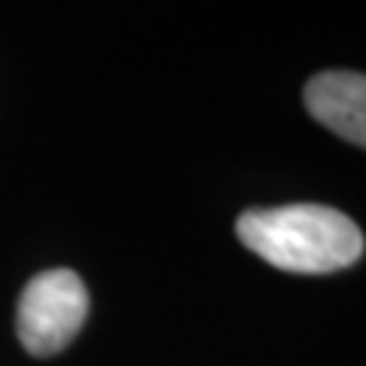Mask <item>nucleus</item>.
Instances as JSON below:
<instances>
[{"label": "nucleus", "instance_id": "nucleus-1", "mask_svg": "<svg viewBox=\"0 0 366 366\" xmlns=\"http://www.w3.org/2000/svg\"><path fill=\"white\" fill-rule=\"evenodd\" d=\"M235 232L259 259L300 274L348 269L363 254L357 223L327 204L250 208L238 217Z\"/></svg>", "mask_w": 366, "mask_h": 366}, {"label": "nucleus", "instance_id": "nucleus-2", "mask_svg": "<svg viewBox=\"0 0 366 366\" xmlns=\"http://www.w3.org/2000/svg\"><path fill=\"white\" fill-rule=\"evenodd\" d=\"M89 315L86 284L71 269H49L28 281L16 312V333L34 357L59 354L74 342Z\"/></svg>", "mask_w": 366, "mask_h": 366}, {"label": "nucleus", "instance_id": "nucleus-3", "mask_svg": "<svg viewBox=\"0 0 366 366\" xmlns=\"http://www.w3.org/2000/svg\"><path fill=\"white\" fill-rule=\"evenodd\" d=\"M305 110L333 134L366 150V74L327 71L308 79Z\"/></svg>", "mask_w": 366, "mask_h": 366}]
</instances>
